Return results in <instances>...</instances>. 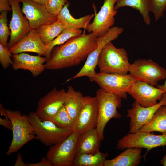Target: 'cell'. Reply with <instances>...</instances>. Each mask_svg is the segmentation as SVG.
I'll return each mask as SVG.
<instances>
[{
	"label": "cell",
	"instance_id": "7a4b0ae2",
	"mask_svg": "<svg viewBox=\"0 0 166 166\" xmlns=\"http://www.w3.org/2000/svg\"><path fill=\"white\" fill-rule=\"evenodd\" d=\"M131 64L126 51L123 48L116 47L110 42L102 49L97 65L100 72L126 75Z\"/></svg>",
	"mask_w": 166,
	"mask_h": 166
},
{
	"label": "cell",
	"instance_id": "4316f807",
	"mask_svg": "<svg viewBox=\"0 0 166 166\" xmlns=\"http://www.w3.org/2000/svg\"><path fill=\"white\" fill-rule=\"evenodd\" d=\"M108 156L107 153L100 151L95 154H76L72 166H103Z\"/></svg>",
	"mask_w": 166,
	"mask_h": 166
},
{
	"label": "cell",
	"instance_id": "603a6c76",
	"mask_svg": "<svg viewBox=\"0 0 166 166\" xmlns=\"http://www.w3.org/2000/svg\"><path fill=\"white\" fill-rule=\"evenodd\" d=\"M84 97L81 92L75 90L72 86L68 87L64 106L74 123L80 109Z\"/></svg>",
	"mask_w": 166,
	"mask_h": 166
},
{
	"label": "cell",
	"instance_id": "44dd1931",
	"mask_svg": "<svg viewBox=\"0 0 166 166\" xmlns=\"http://www.w3.org/2000/svg\"><path fill=\"white\" fill-rule=\"evenodd\" d=\"M142 148H126L123 152L114 158L106 159L103 166H137L140 163Z\"/></svg>",
	"mask_w": 166,
	"mask_h": 166
},
{
	"label": "cell",
	"instance_id": "ab89813d",
	"mask_svg": "<svg viewBox=\"0 0 166 166\" xmlns=\"http://www.w3.org/2000/svg\"><path fill=\"white\" fill-rule=\"evenodd\" d=\"M157 87L161 89L164 93H166V78L164 83L162 85H157Z\"/></svg>",
	"mask_w": 166,
	"mask_h": 166
},
{
	"label": "cell",
	"instance_id": "d4e9b609",
	"mask_svg": "<svg viewBox=\"0 0 166 166\" xmlns=\"http://www.w3.org/2000/svg\"><path fill=\"white\" fill-rule=\"evenodd\" d=\"M124 6L131 7L138 10L147 25L151 22L149 13L151 12L149 0H118L114 6L115 11Z\"/></svg>",
	"mask_w": 166,
	"mask_h": 166
},
{
	"label": "cell",
	"instance_id": "d590c367",
	"mask_svg": "<svg viewBox=\"0 0 166 166\" xmlns=\"http://www.w3.org/2000/svg\"><path fill=\"white\" fill-rule=\"evenodd\" d=\"M0 124L8 129L12 130V124L9 117H5L4 118L0 117Z\"/></svg>",
	"mask_w": 166,
	"mask_h": 166
},
{
	"label": "cell",
	"instance_id": "ba28073f",
	"mask_svg": "<svg viewBox=\"0 0 166 166\" xmlns=\"http://www.w3.org/2000/svg\"><path fill=\"white\" fill-rule=\"evenodd\" d=\"M129 74L136 80L157 85L158 82L166 78V69L149 59H138L131 64Z\"/></svg>",
	"mask_w": 166,
	"mask_h": 166
},
{
	"label": "cell",
	"instance_id": "cb8c5ba5",
	"mask_svg": "<svg viewBox=\"0 0 166 166\" xmlns=\"http://www.w3.org/2000/svg\"><path fill=\"white\" fill-rule=\"evenodd\" d=\"M138 131L152 132H159L166 134V105L160 107L151 120Z\"/></svg>",
	"mask_w": 166,
	"mask_h": 166
},
{
	"label": "cell",
	"instance_id": "60d3db41",
	"mask_svg": "<svg viewBox=\"0 0 166 166\" xmlns=\"http://www.w3.org/2000/svg\"><path fill=\"white\" fill-rule=\"evenodd\" d=\"M160 163L164 166H166V154L161 159Z\"/></svg>",
	"mask_w": 166,
	"mask_h": 166
},
{
	"label": "cell",
	"instance_id": "9c48e42d",
	"mask_svg": "<svg viewBox=\"0 0 166 166\" xmlns=\"http://www.w3.org/2000/svg\"><path fill=\"white\" fill-rule=\"evenodd\" d=\"M151 132L129 133L117 141V148L120 150L128 148H144L147 149V154L153 148L166 146V134L158 135Z\"/></svg>",
	"mask_w": 166,
	"mask_h": 166
},
{
	"label": "cell",
	"instance_id": "f1b7e54d",
	"mask_svg": "<svg viewBox=\"0 0 166 166\" xmlns=\"http://www.w3.org/2000/svg\"><path fill=\"white\" fill-rule=\"evenodd\" d=\"M46 120L51 121L60 128L71 130L74 124L64 105L55 114Z\"/></svg>",
	"mask_w": 166,
	"mask_h": 166
},
{
	"label": "cell",
	"instance_id": "d6986e66",
	"mask_svg": "<svg viewBox=\"0 0 166 166\" xmlns=\"http://www.w3.org/2000/svg\"><path fill=\"white\" fill-rule=\"evenodd\" d=\"M12 68L14 70L19 69L30 71L33 77L40 75L45 69V64L47 60L46 57L34 56L24 52L13 54Z\"/></svg>",
	"mask_w": 166,
	"mask_h": 166
},
{
	"label": "cell",
	"instance_id": "83f0119b",
	"mask_svg": "<svg viewBox=\"0 0 166 166\" xmlns=\"http://www.w3.org/2000/svg\"><path fill=\"white\" fill-rule=\"evenodd\" d=\"M82 33V31L81 29H66L65 30L46 45L48 49V55L46 57L47 60L49 58L51 51L53 47L62 45L71 38L79 36Z\"/></svg>",
	"mask_w": 166,
	"mask_h": 166
},
{
	"label": "cell",
	"instance_id": "8d00e7d4",
	"mask_svg": "<svg viewBox=\"0 0 166 166\" xmlns=\"http://www.w3.org/2000/svg\"><path fill=\"white\" fill-rule=\"evenodd\" d=\"M15 166H27V163L26 164L24 162L21 154L18 153L16 160L14 164Z\"/></svg>",
	"mask_w": 166,
	"mask_h": 166
},
{
	"label": "cell",
	"instance_id": "484cf974",
	"mask_svg": "<svg viewBox=\"0 0 166 166\" xmlns=\"http://www.w3.org/2000/svg\"><path fill=\"white\" fill-rule=\"evenodd\" d=\"M66 29L57 21L51 24L41 26L36 30L43 42L47 45Z\"/></svg>",
	"mask_w": 166,
	"mask_h": 166
},
{
	"label": "cell",
	"instance_id": "9a60e30c",
	"mask_svg": "<svg viewBox=\"0 0 166 166\" xmlns=\"http://www.w3.org/2000/svg\"><path fill=\"white\" fill-rule=\"evenodd\" d=\"M12 8V15L9 24L10 38L8 43L9 49L26 36L32 29L29 21L24 16L20 8V0H9Z\"/></svg>",
	"mask_w": 166,
	"mask_h": 166
},
{
	"label": "cell",
	"instance_id": "f35d334b",
	"mask_svg": "<svg viewBox=\"0 0 166 166\" xmlns=\"http://www.w3.org/2000/svg\"><path fill=\"white\" fill-rule=\"evenodd\" d=\"M32 1L40 4L44 6L46 8L48 6L49 0H32Z\"/></svg>",
	"mask_w": 166,
	"mask_h": 166
},
{
	"label": "cell",
	"instance_id": "7c38bea8",
	"mask_svg": "<svg viewBox=\"0 0 166 166\" xmlns=\"http://www.w3.org/2000/svg\"><path fill=\"white\" fill-rule=\"evenodd\" d=\"M118 0H104L99 12L97 13L94 3L95 16L93 21L88 26L86 30L92 33L97 38L105 35L115 23L114 16L117 13L114 6Z\"/></svg>",
	"mask_w": 166,
	"mask_h": 166
},
{
	"label": "cell",
	"instance_id": "5bb4252c",
	"mask_svg": "<svg viewBox=\"0 0 166 166\" xmlns=\"http://www.w3.org/2000/svg\"><path fill=\"white\" fill-rule=\"evenodd\" d=\"M66 95V91L64 89L58 90L54 88L39 99L36 114L42 120L53 116L64 105Z\"/></svg>",
	"mask_w": 166,
	"mask_h": 166
},
{
	"label": "cell",
	"instance_id": "4fadbf2b",
	"mask_svg": "<svg viewBox=\"0 0 166 166\" xmlns=\"http://www.w3.org/2000/svg\"><path fill=\"white\" fill-rule=\"evenodd\" d=\"M163 105H166V93H164L162 99L152 106L143 107L135 101L132 108L127 110V117L130 118L129 133H135L139 131L151 120L158 109Z\"/></svg>",
	"mask_w": 166,
	"mask_h": 166
},
{
	"label": "cell",
	"instance_id": "ffe728a7",
	"mask_svg": "<svg viewBox=\"0 0 166 166\" xmlns=\"http://www.w3.org/2000/svg\"><path fill=\"white\" fill-rule=\"evenodd\" d=\"M101 141L96 128L89 130L79 136L76 154H95L100 151Z\"/></svg>",
	"mask_w": 166,
	"mask_h": 166
},
{
	"label": "cell",
	"instance_id": "6da1fadb",
	"mask_svg": "<svg viewBox=\"0 0 166 166\" xmlns=\"http://www.w3.org/2000/svg\"><path fill=\"white\" fill-rule=\"evenodd\" d=\"M97 38L92 33L71 38L53 47L45 64V69L55 70L78 65L97 46Z\"/></svg>",
	"mask_w": 166,
	"mask_h": 166
},
{
	"label": "cell",
	"instance_id": "7402d4cb",
	"mask_svg": "<svg viewBox=\"0 0 166 166\" xmlns=\"http://www.w3.org/2000/svg\"><path fill=\"white\" fill-rule=\"evenodd\" d=\"M70 3L68 2L57 15V21L67 29H86L94 14H88L79 18H74L69 13L68 7Z\"/></svg>",
	"mask_w": 166,
	"mask_h": 166
},
{
	"label": "cell",
	"instance_id": "8992f818",
	"mask_svg": "<svg viewBox=\"0 0 166 166\" xmlns=\"http://www.w3.org/2000/svg\"><path fill=\"white\" fill-rule=\"evenodd\" d=\"M136 80L129 74L123 75L100 72L94 75L92 81L96 83L101 88L122 99H126L127 93Z\"/></svg>",
	"mask_w": 166,
	"mask_h": 166
},
{
	"label": "cell",
	"instance_id": "d6a6232c",
	"mask_svg": "<svg viewBox=\"0 0 166 166\" xmlns=\"http://www.w3.org/2000/svg\"><path fill=\"white\" fill-rule=\"evenodd\" d=\"M68 2V0H49L47 9L50 14L57 16Z\"/></svg>",
	"mask_w": 166,
	"mask_h": 166
},
{
	"label": "cell",
	"instance_id": "f546056e",
	"mask_svg": "<svg viewBox=\"0 0 166 166\" xmlns=\"http://www.w3.org/2000/svg\"><path fill=\"white\" fill-rule=\"evenodd\" d=\"M7 11H4L0 14V44L6 48L8 38L11 34L7 25Z\"/></svg>",
	"mask_w": 166,
	"mask_h": 166
},
{
	"label": "cell",
	"instance_id": "74e56055",
	"mask_svg": "<svg viewBox=\"0 0 166 166\" xmlns=\"http://www.w3.org/2000/svg\"><path fill=\"white\" fill-rule=\"evenodd\" d=\"M0 113L1 116H3L5 117H9L7 109H6L1 104L0 105Z\"/></svg>",
	"mask_w": 166,
	"mask_h": 166
},
{
	"label": "cell",
	"instance_id": "2e32d148",
	"mask_svg": "<svg viewBox=\"0 0 166 166\" xmlns=\"http://www.w3.org/2000/svg\"><path fill=\"white\" fill-rule=\"evenodd\" d=\"M127 93L141 106L148 107L156 104L160 101L164 92L147 82L136 80Z\"/></svg>",
	"mask_w": 166,
	"mask_h": 166
},
{
	"label": "cell",
	"instance_id": "4dcf8cb0",
	"mask_svg": "<svg viewBox=\"0 0 166 166\" xmlns=\"http://www.w3.org/2000/svg\"><path fill=\"white\" fill-rule=\"evenodd\" d=\"M150 11L154 15L155 21H157L164 15L166 9V0H149Z\"/></svg>",
	"mask_w": 166,
	"mask_h": 166
},
{
	"label": "cell",
	"instance_id": "3957f363",
	"mask_svg": "<svg viewBox=\"0 0 166 166\" xmlns=\"http://www.w3.org/2000/svg\"><path fill=\"white\" fill-rule=\"evenodd\" d=\"M96 95L98 107V120L96 129L102 141L104 139V128L109 121L112 118L121 117L117 109L121 106L122 98L101 88L97 90Z\"/></svg>",
	"mask_w": 166,
	"mask_h": 166
},
{
	"label": "cell",
	"instance_id": "e0dca14e",
	"mask_svg": "<svg viewBox=\"0 0 166 166\" xmlns=\"http://www.w3.org/2000/svg\"><path fill=\"white\" fill-rule=\"evenodd\" d=\"M22 3L21 11L28 20L31 29L57 21V16L50 14L44 6L32 0H20Z\"/></svg>",
	"mask_w": 166,
	"mask_h": 166
},
{
	"label": "cell",
	"instance_id": "e575fe53",
	"mask_svg": "<svg viewBox=\"0 0 166 166\" xmlns=\"http://www.w3.org/2000/svg\"><path fill=\"white\" fill-rule=\"evenodd\" d=\"M9 0H0V12L12 11Z\"/></svg>",
	"mask_w": 166,
	"mask_h": 166
},
{
	"label": "cell",
	"instance_id": "52a82bcc",
	"mask_svg": "<svg viewBox=\"0 0 166 166\" xmlns=\"http://www.w3.org/2000/svg\"><path fill=\"white\" fill-rule=\"evenodd\" d=\"M79 135L73 132L60 142L50 146L46 157L53 166H72Z\"/></svg>",
	"mask_w": 166,
	"mask_h": 166
},
{
	"label": "cell",
	"instance_id": "ac0fdd59",
	"mask_svg": "<svg viewBox=\"0 0 166 166\" xmlns=\"http://www.w3.org/2000/svg\"><path fill=\"white\" fill-rule=\"evenodd\" d=\"M9 49L13 54L31 52L45 57L48 55L47 45L43 42L36 29H32L26 36Z\"/></svg>",
	"mask_w": 166,
	"mask_h": 166
},
{
	"label": "cell",
	"instance_id": "5b68a950",
	"mask_svg": "<svg viewBox=\"0 0 166 166\" xmlns=\"http://www.w3.org/2000/svg\"><path fill=\"white\" fill-rule=\"evenodd\" d=\"M28 117L35 138L46 146H51L60 142L73 132L72 130L59 127L51 121L41 120L34 112L30 113Z\"/></svg>",
	"mask_w": 166,
	"mask_h": 166
},
{
	"label": "cell",
	"instance_id": "836d02e7",
	"mask_svg": "<svg viewBox=\"0 0 166 166\" xmlns=\"http://www.w3.org/2000/svg\"><path fill=\"white\" fill-rule=\"evenodd\" d=\"M27 166H53L52 164L46 157H42L39 162L34 163H27Z\"/></svg>",
	"mask_w": 166,
	"mask_h": 166
},
{
	"label": "cell",
	"instance_id": "277c9868",
	"mask_svg": "<svg viewBox=\"0 0 166 166\" xmlns=\"http://www.w3.org/2000/svg\"><path fill=\"white\" fill-rule=\"evenodd\" d=\"M7 110L12 124V139L6 153L7 155L10 156L18 151L27 142L35 138V135L28 115H22L18 110Z\"/></svg>",
	"mask_w": 166,
	"mask_h": 166
},
{
	"label": "cell",
	"instance_id": "1f68e13d",
	"mask_svg": "<svg viewBox=\"0 0 166 166\" xmlns=\"http://www.w3.org/2000/svg\"><path fill=\"white\" fill-rule=\"evenodd\" d=\"M8 48L0 44V63L4 69H6L13 63V55Z\"/></svg>",
	"mask_w": 166,
	"mask_h": 166
},
{
	"label": "cell",
	"instance_id": "30bf717a",
	"mask_svg": "<svg viewBox=\"0 0 166 166\" xmlns=\"http://www.w3.org/2000/svg\"><path fill=\"white\" fill-rule=\"evenodd\" d=\"M123 31V28L121 27H112L105 35L97 38V46L89 55L81 69L71 79L86 76L90 81H92L93 76L97 73L95 69L102 49L107 43L117 39Z\"/></svg>",
	"mask_w": 166,
	"mask_h": 166
},
{
	"label": "cell",
	"instance_id": "8fae6325",
	"mask_svg": "<svg viewBox=\"0 0 166 166\" xmlns=\"http://www.w3.org/2000/svg\"><path fill=\"white\" fill-rule=\"evenodd\" d=\"M98 120V107L95 97L84 96L72 130L79 135L96 128Z\"/></svg>",
	"mask_w": 166,
	"mask_h": 166
}]
</instances>
